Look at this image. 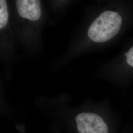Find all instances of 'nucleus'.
Listing matches in <instances>:
<instances>
[{
  "label": "nucleus",
  "instance_id": "obj_1",
  "mask_svg": "<svg viewBox=\"0 0 133 133\" xmlns=\"http://www.w3.org/2000/svg\"><path fill=\"white\" fill-rule=\"evenodd\" d=\"M77 133H118L120 120L113 115L96 111H83L76 116Z\"/></svg>",
  "mask_w": 133,
  "mask_h": 133
},
{
  "label": "nucleus",
  "instance_id": "obj_2",
  "mask_svg": "<svg viewBox=\"0 0 133 133\" xmlns=\"http://www.w3.org/2000/svg\"><path fill=\"white\" fill-rule=\"evenodd\" d=\"M122 19L118 13L105 11L92 22L88 36L96 43H104L114 38L119 32Z\"/></svg>",
  "mask_w": 133,
  "mask_h": 133
},
{
  "label": "nucleus",
  "instance_id": "obj_3",
  "mask_svg": "<svg viewBox=\"0 0 133 133\" xmlns=\"http://www.w3.org/2000/svg\"><path fill=\"white\" fill-rule=\"evenodd\" d=\"M16 8L20 16L24 18L36 21L41 15V2L38 0L16 1Z\"/></svg>",
  "mask_w": 133,
  "mask_h": 133
},
{
  "label": "nucleus",
  "instance_id": "obj_4",
  "mask_svg": "<svg viewBox=\"0 0 133 133\" xmlns=\"http://www.w3.org/2000/svg\"><path fill=\"white\" fill-rule=\"evenodd\" d=\"M9 18V12L7 9L6 2L0 1V28H3L7 24Z\"/></svg>",
  "mask_w": 133,
  "mask_h": 133
},
{
  "label": "nucleus",
  "instance_id": "obj_5",
  "mask_svg": "<svg viewBox=\"0 0 133 133\" xmlns=\"http://www.w3.org/2000/svg\"><path fill=\"white\" fill-rule=\"evenodd\" d=\"M126 57V61L129 65L133 67V46L130 48L128 52L125 54Z\"/></svg>",
  "mask_w": 133,
  "mask_h": 133
}]
</instances>
